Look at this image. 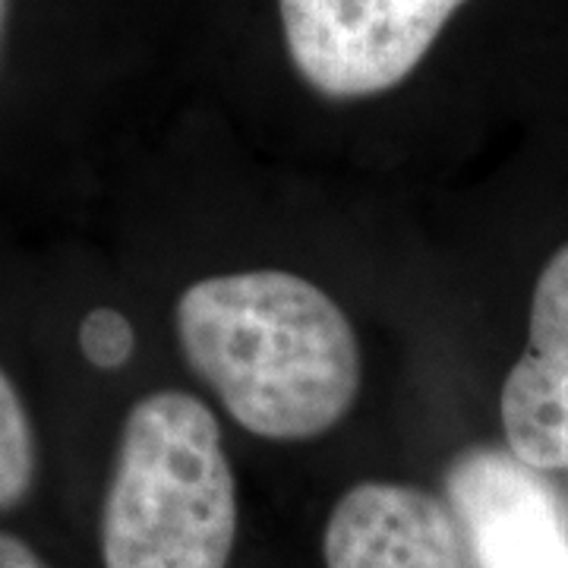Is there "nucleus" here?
<instances>
[{"instance_id": "obj_1", "label": "nucleus", "mask_w": 568, "mask_h": 568, "mask_svg": "<svg viewBox=\"0 0 568 568\" xmlns=\"http://www.w3.org/2000/svg\"><path fill=\"white\" fill-rule=\"evenodd\" d=\"M186 364L253 436L301 443L345 420L364 383L354 325L284 268L193 282L174 310Z\"/></svg>"}, {"instance_id": "obj_2", "label": "nucleus", "mask_w": 568, "mask_h": 568, "mask_svg": "<svg viewBox=\"0 0 568 568\" xmlns=\"http://www.w3.org/2000/svg\"><path fill=\"white\" fill-rule=\"evenodd\" d=\"M237 487L209 407L162 388L130 407L104 496V568H227Z\"/></svg>"}, {"instance_id": "obj_3", "label": "nucleus", "mask_w": 568, "mask_h": 568, "mask_svg": "<svg viewBox=\"0 0 568 568\" xmlns=\"http://www.w3.org/2000/svg\"><path fill=\"white\" fill-rule=\"evenodd\" d=\"M465 0H278L284 44L323 99H373L405 82Z\"/></svg>"}, {"instance_id": "obj_4", "label": "nucleus", "mask_w": 568, "mask_h": 568, "mask_svg": "<svg viewBox=\"0 0 568 568\" xmlns=\"http://www.w3.org/2000/svg\"><path fill=\"white\" fill-rule=\"evenodd\" d=\"M474 568H568V525L540 470L503 448H467L446 474Z\"/></svg>"}, {"instance_id": "obj_5", "label": "nucleus", "mask_w": 568, "mask_h": 568, "mask_svg": "<svg viewBox=\"0 0 568 568\" xmlns=\"http://www.w3.org/2000/svg\"><path fill=\"white\" fill-rule=\"evenodd\" d=\"M508 452L534 470L568 467V244L544 265L530 304L528 351L499 398Z\"/></svg>"}, {"instance_id": "obj_6", "label": "nucleus", "mask_w": 568, "mask_h": 568, "mask_svg": "<svg viewBox=\"0 0 568 568\" xmlns=\"http://www.w3.org/2000/svg\"><path fill=\"white\" fill-rule=\"evenodd\" d=\"M328 568H465L458 525L436 496L366 480L335 503L323 537Z\"/></svg>"}, {"instance_id": "obj_7", "label": "nucleus", "mask_w": 568, "mask_h": 568, "mask_svg": "<svg viewBox=\"0 0 568 568\" xmlns=\"http://www.w3.org/2000/svg\"><path fill=\"white\" fill-rule=\"evenodd\" d=\"M39 446L32 417L0 366V511L17 508L36 487Z\"/></svg>"}, {"instance_id": "obj_8", "label": "nucleus", "mask_w": 568, "mask_h": 568, "mask_svg": "<svg viewBox=\"0 0 568 568\" xmlns=\"http://www.w3.org/2000/svg\"><path fill=\"white\" fill-rule=\"evenodd\" d=\"M82 357L95 369H121L136 351V332L114 306H95L80 323Z\"/></svg>"}, {"instance_id": "obj_9", "label": "nucleus", "mask_w": 568, "mask_h": 568, "mask_svg": "<svg viewBox=\"0 0 568 568\" xmlns=\"http://www.w3.org/2000/svg\"><path fill=\"white\" fill-rule=\"evenodd\" d=\"M0 568H51L26 540L0 530Z\"/></svg>"}, {"instance_id": "obj_10", "label": "nucleus", "mask_w": 568, "mask_h": 568, "mask_svg": "<svg viewBox=\"0 0 568 568\" xmlns=\"http://www.w3.org/2000/svg\"><path fill=\"white\" fill-rule=\"evenodd\" d=\"M7 20H10V0H0V51H3V36H7Z\"/></svg>"}]
</instances>
